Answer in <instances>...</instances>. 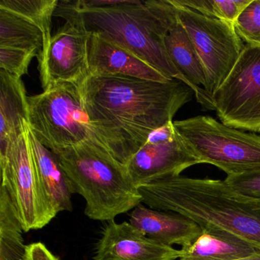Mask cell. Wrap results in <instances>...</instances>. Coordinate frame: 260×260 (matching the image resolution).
Segmentation results:
<instances>
[{"label": "cell", "instance_id": "obj_1", "mask_svg": "<svg viewBox=\"0 0 260 260\" xmlns=\"http://www.w3.org/2000/svg\"><path fill=\"white\" fill-rule=\"evenodd\" d=\"M78 87L85 110L106 135L112 156L124 165L152 132L173 122L178 111L196 96L176 79L89 75Z\"/></svg>", "mask_w": 260, "mask_h": 260}, {"label": "cell", "instance_id": "obj_2", "mask_svg": "<svg viewBox=\"0 0 260 260\" xmlns=\"http://www.w3.org/2000/svg\"><path fill=\"white\" fill-rule=\"evenodd\" d=\"M54 16L131 51L167 78L191 88L169 58L164 45L177 16L170 0H123L119 5L104 9H83L77 1L62 0Z\"/></svg>", "mask_w": 260, "mask_h": 260}, {"label": "cell", "instance_id": "obj_3", "mask_svg": "<svg viewBox=\"0 0 260 260\" xmlns=\"http://www.w3.org/2000/svg\"><path fill=\"white\" fill-rule=\"evenodd\" d=\"M138 189L149 208L177 213L201 228L223 230L260 246V200L237 194L224 180L180 175Z\"/></svg>", "mask_w": 260, "mask_h": 260}, {"label": "cell", "instance_id": "obj_4", "mask_svg": "<svg viewBox=\"0 0 260 260\" xmlns=\"http://www.w3.org/2000/svg\"><path fill=\"white\" fill-rule=\"evenodd\" d=\"M71 181L74 193L86 201L85 214L101 221L115 220L142 203L125 165L90 140L53 152Z\"/></svg>", "mask_w": 260, "mask_h": 260}, {"label": "cell", "instance_id": "obj_5", "mask_svg": "<svg viewBox=\"0 0 260 260\" xmlns=\"http://www.w3.org/2000/svg\"><path fill=\"white\" fill-rule=\"evenodd\" d=\"M28 112L29 128L39 142L51 151L90 140L111 153L107 138L85 110L76 85L60 83L39 95L28 96Z\"/></svg>", "mask_w": 260, "mask_h": 260}, {"label": "cell", "instance_id": "obj_6", "mask_svg": "<svg viewBox=\"0 0 260 260\" xmlns=\"http://www.w3.org/2000/svg\"><path fill=\"white\" fill-rule=\"evenodd\" d=\"M178 135L200 164L228 176L260 170V136L199 115L173 121Z\"/></svg>", "mask_w": 260, "mask_h": 260}, {"label": "cell", "instance_id": "obj_7", "mask_svg": "<svg viewBox=\"0 0 260 260\" xmlns=\"http://www.w3.org/2000/svg\"><path fill=\"white\" fill-rule=\"evenodd\" d=\"M170 2L199 54L206 75L205 90L211 98L234 69L246 45L234 23L210 19L173 0Z\"/></svg>", "mask_w": 260, "mask_h": 260}, {"label": "cell", "instance_id": "obj_8", "mask_svg": "<svg viewBox=\"0 0 260 260\" xmlns=\"http://www.w3.org/2000/svg\"><path fill=\"white\" fill-rule=\"evenodd\" d=\"M27 129L0 158L1 186L10 193L25 232L42 229L57 214L38 176Z\"/></svg>", "mask_w": 260, "mask_h": 260}, {"label": "cell", "instance_id": "obj_9", "mask_svg": "<svg viewBox=\"0 0 260 260\" xmlns=\"http://www.w3.org/2000/svg\"><path fill=\"white\" fill-rule=\"evenodd\" d=\"M220 122L260 133V48L245 45L237 63L211 95Z\"/></svg>", "mask_w": 260, "mask_h": 260}, {"label": "cell", "instance_id": "obj_10", "mask_svg": "<svg viewBox=\"0 0 260 260\" xmlns=\"http://www.w3.org/2000/svg\"><path fill=\"white\" fill-rule=\"evenodd\" d=\"M90 33L66 22L38 54L44 91L60 83L80 86L90 75L88 45Z\"/></svg>", "mask_w": 260, "mask_h": 260}, {"label": "cell", "instance_id": "obj_11", "mask_svg": "<svg viewBox=\"0 0 260 260\" xmlns=\"http://www.w3.org/2000/svg\"><path fill=\"white\" fill-rule=\"evenodd\" d=\"M199 164L176 132L173 138L164 141L147 139L125 167L131 180L139 188L160 179L180 176L184 170Z\"/></svg>", "mask_w": 260, "mask_h": 260}, {"label": "cell", "instance_id": "obj_12", "mask_svg": "<svg viewBox=\"0 0 260 260\" xmlns=\"http://www.w3.org/2000/svg\"><path fill=\"white\" fill-rule=\"evenodd\" d=\"M180 249L144 235L130 222L109 221L95 246L94 260H178Z\"/></svg>", "mask_w": 260, "mask_h": 260}, {"label": "cell", "instance_id": "obj_13", "mask_svg": "<svg viewBox=\"0 0 260 260\" xmlns=\"http://www.w3.org/2000/svg\"><path fill=\"white\" fill-rule=\"evenodd\" d=\"M90 75L126 77L156 82L170 80L131 51L91 34L88 45Z\"/></svg>", "mask_w": 260, "mask_h": 260}, {"label": "cell", "instance_id": "obj_14", "mask_svg": "<svg viewBox=\"0 0 260 260\" xmlns=\"http://www.w3.org/2000/svg\"><path fill=\"white\" fill-rule=\"evenodd\" d=\"M130 223L149 238L168 246L186 247L202 233L199 224L181 214L153 209L142 203L132 210Z\"/></svg>", "mask_w": 260, "mask_h": 260}, {"label": "cell", "instance_id": "obj_15", "mask_svg": "<svg viewBox=\"0 0 260 260\" xmlns=\"http://www.w3.org/2000/svg\"><path fill=\"white\" fill-rule=\"evenodd\" d=\"M164 45L169 58L189 83L198 103L205 109L214 110L211 96L205 90L207 86L205 70L186 30L177 16L164 38Z\"/></svg>", "mask_w": 260, "mask_h": 260}, {"label": "cell", "instance_id": "obj_16", "mask_svg": "<svg viewBox=\"0 0 260 260\" xmlns=\"http://www.w3.org/2000/svg\"><path fill=\"white\" fill-rule=\"evenodd\" d=\"M28 97L22 78L0 70V158L26 131Z\"/></svg>", "mask_w": 260, "mask_h": 260}, {"label": "cell", "instance_id": "obj_17", "mask_svg": "<svg viewBox=\"0 0 260 260\" xmlns=\"http://www.w3.org/2000/svg\"><path fill=\"white\" fill-rule=\"evenodd\" d=\"M178 260H234L260 253V246L243 237L214 228H202Z\"/></svg>", "mask_w": 260, "mask_h": 260}, {"label": "cell", "instance_id": "obj_18", "mask_svg": "<svg viewBox=\"0 0 260 260\" xmlns=\"http://www.w3.org/2000/svg\"><path fill=\"white\" fill-rule=\"evenodd\" d=\"M28 140L38 176L56 212L72 211V185L55 153L41 144L29 128Z\"/></svg>", "mask_w": 260, "mask_h": 260}, {"label": "cell", "instance_id": "obj_19", "mask_svg": "<svg viewBox=\"0 0 260 260\" xmlns=\"http://www.w3.org/2000/svg\"><path fill=\"white\" fill-rule=\"evenodd\" d=\"M22 223L10 193L0 189V260H23L26 246Z\"/></svg>", "mask_w": 260, "mask_h": 260}, {"label": "cell", "instance_id": "obj_20", "mask_svg": "<svg viewBox=\"0 0 260 260\" xmlns=\"http://www.w3.org/2000/svg\"><path fill=\"white\" fill-rule=\"evenodd\" d=\"M44 44L40 28L19 15L0 9V47L39 54L43 49Z\"/></svg>", "mask_w": 260, "mask_h": 260}, {"label": "cell", "instance_id": "obj_21", "mask_svg": "<svg viewBox=\"0 0 260 260\" xmlns=\"http://www.w3.org/2000/svg\"><path fill=\"white\" fill-rule=\"evenodd\" d=\"M58 3V0H1L0 9L19 15L40 28L45 47L52 36V17Z\"/></svg>", "mask_w": 260, "mask_h": 260}, {"label": "cell", "instance_id": "obj_22", "mask_svg": "<svg viewBox=\"0 0 260 260\" xmlns=\"http://www.w3.org/2000/svg\"><path fill=\"white\" fill-rule=\"evenodd\" d=\"M175 4L187 7L210 19L234 23L239 15L252 0H173Z\"/></svg>", "mask_w": 260, "mask_h": 260}, {"label": "cell", "instance_id": "obj_23", "mask_svg": "<svg viewBox=\"0 0 260 260\" xmlns=\"http://www.w3.org/2000/svg\"><path fill=\"white\" fill-rule=\"evenodd\" d=\"M234 25L246 45L260 48V0H252L239 15Z\"/></svg>", "mask_w": 260, "mask_h": 260}, {"label": "cell", "instance_id": "obj_24", "mask_svg": "<svg viewBox=\"0 0 260 260\" xmlns=\"http://www.w3.org/2000/svg\"><path fill=\"white\" fill-rule=\"evenodd\" d=\"M38 54L33 51L0 47V70L22 78L28 74L30 63Z\"/></svg>", "mask_w": 260, "mask_h": 260}, {"label": "cell", "instance_id": "obj_25", "mask_svg": "<svg viewBox=\"0 0 260 260\" xmlns=\"http://www.w3.org/2000/svg\"><path fill=\"white\" fill-rule=\"evenodd\" d=\"M224 182L237 194L260 200V170L228 176Z\"/></svg>", "mask_w": 260, "mask_h": 260}, {"label": "cell", "instance_id": "obj_26", "mask_svg": "<svg viewBox=\"0 0 260 260\" xmlns=\"http://www.w3.org/2000/svg\"><path fill=\"white\" fill-rule=\"evenodd\" d=\"M23 260H61L41 242L26 246Z\"/></svg>", "mask_w": 260, "mask_h": 260}, {"label": "cell", "instance_id": "obj_27", "mask_svg": "<svg viewBox=\"0 0 260 260\" xmlns=\"http://www.w3.org/2000/svg\"><path fill=\"white\" fill-rule=\"evenodd\" d=\"M234 260H260V253L256 255H251V256L246 257V258H238Z\"/></svg>", "mask_w": 260, "mask_h": 260}]
</instances>
